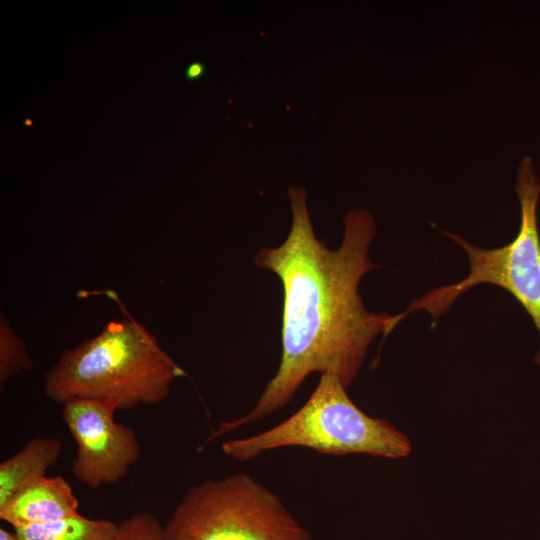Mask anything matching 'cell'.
<instances>
[{
    "mask_svg": "<svg viewBox=\"0 0 540 540\" xmlns=\"http://www.w3.org/2000/svg\"><path fill=\"white\" fill-rule=\"evenodd\" d=\"M187 376L156 338L128 315L66 350L46 373L43 391L62 405L96 400L125 410L163 402L172 382Z\"/></svg>",
    "mask_w": 540,
    "mask_h": 540,
    "instance_id": "7a4b0ae2",
    "label": "cell"
},
{
    "mask_svg": "<svg viewBox=\"0 0 540 540\" xmlns=\"http://www.w3.org/2000/svg\"><path fill=\"white\" fill-rule=\"evenodd\" d=\"M516 193L521 206V224L514 240L502 247L483 249L459 235L443 231L466 251L470 264L468 275L455 284L434 288L414 300L402 313L391 317V331L406 315L418 310L429 313L435 324L459 296L477 285L493 284L515 297L540 334V235L537 224L540 181L528 156L518 167ZM535 362L540 366V350Z\"/></svg>",
    "mask_w": 540,
    "mask_h": 540,
    "instance_id": "5b68a950",
    "label": "cell"
},
{
    "mask_svg": "<svg viewBox=\"0 0 540 540\" xmlns=\"http://www.w3.org/2000/svg\"><path fill=\"white\" fill-rule=\"evenodd\" d=\"M283 447H304L335 456L357 453L392 459L406 457L412 449L406 435L395 426L356 406L340 379L330 373L320 375L308 400L286 420L259 434L224 441L221 450L245 462Z\"/></svg>",
    "mask_w": 540,
    "mask_h": 540,
    "instance_id": "3957f363",
    "label": "cell"
},
{
    "mask_svg": "<svg viewBox=\"0 0 540 540\" xmlns=\"http://www.w3.org/2000/svg\"><path fill=\"white\" fill-rule=\"evenodd\" d=\"M24 124H25L26 126H32L33 122L31 121V119L26 118L25 121H24Z\"/></svg>",
    "mask_w": 540,
    "mask_h": 540,
    "instance_id": "5bb4252c",
    "label": "cell"
},
{
    "mask_svg": "<svg viewBox=\"0 0 540 540\" xmlns=\"http://www.w3.org/2000/svg\"><path fill=\"white\" fill-rule=\"evenodd\" d=\"M288 196L292 224L287 238L278 247H261L253 258L282 283L280 364L256 405L221 422L208 442L280 410L312 373L333 374L347 388L372 341L389 335L391 315L369 311L359 293L363 276L377 267L369 257L376 234L373 217L363 209L349 211L341 245L331 250L314 233L306 189L290 187Z\"/></svg>",
    "mask_w": 540,
    "mask_h": 540,
    "instance_id": "6da1fadb",
    "label": "cell"
},
{
    "mask_svg": "<svg viewBox=\"0 0 540 540\" xmlns=\"http://www.w3.org/2000/svg\"><path fill=\"white\" fill-rule=\"evenodd\" d=\"M64 423L75 444L74 477L89 488L120 482L141 457L132 428L115 421L108 402L74 400L62 405Z\"/></svg>",
    "mask_w": 540,
    "mask_h": 540,
    "instance_id": "8992f818",
    "label": "cell"
},
{
    "mask_svg": "<svg viewBox=\"0 0 540 540\" xmlns=\"http://www.w3.org/2000/svg\"><path fill=\"white\" fill-rule=\"evenodd\" d=\"M162 540H311L280 497L238 472L187 489Z\"/></svg>",
    "mask_w": 540,
    "mask_h": 540,
    "instance_id": "277c9868",
    "label": "cell"
},
{
    "mask_svg": "<svg viewBox=\"0 0 540 540\" xmlns=\"http://www.w3.org/2000/svg\"><path fill=\"white\" fill-rule=\"evenodd\" d=\"M79 500L62 476L43 477L0 506V519L13 528L49 524L78 512Z\"/></svg>",
    "mask_w": 540,
    "mask_h": 540,
    "instance_id": "52a82bcc",
    "label": "cell"
},
{
    "mask_svg": "<svg viewBox=\"0 0 540 540\" xmlns=\"http://www.w3.org/2000/svg\"><path fill=\"white\" fill-rule=\"evenodd\" d=\"M63 443L57 438L35 437L0 463V506L12 496L46 476L61 457Z\"/></svg>",
    "mask_w": 540,
    "mask_h": 540,
    "instance_id": "ba28073f",
    "label": "cell"
},
{
    "mask_svg": "<svg viewBox=\"0 0 540 540\" xmlns=\"http://www.w3.org/2000/svg\"><path fill=\"white\" fill-rule=\"evenodd\" d=\"M205 73V66L200 61L189 64L185 70V77L190 81L198 80Z\"/></svg>",
    "mask_w": 540,
    "mask_h": 540,
    "instance_id": "7c38bea8",
    "label": "cell"
},
{
    "mask_svg": "<svg viewBox=\"0 0 540 540\" xmlns=\"http://www.w3.org/2000/svg\"><path fill=\"white\" fill-rule=\"evenodd\" d=\"M33 366L23 341L17 336L9 321L1 313L0 318V383L30 370Z\"/></svg>",
    "mask_w": 540,
    "mask_h": 540,
    "instance_id": "30bf717a",
    "label": "cell"
},
{
    "mask_svg": "<svg viewBox=\"0 0 540 540\" xmlns=\"http://www.w3.org/2000/svg\"><path fill=\"white\" fill-rule=\"evenodd\" d=\"M163 525L148 511H139L118 524L117 540H162Z\"/></svg>",
    "mask_w": 540,
    "mask_h": 540,
    "instance_id": "8fae6325",
    "label": "cell"
},
{
    "mask_svg": "<svg viewBox=\"0 0 540 540\" xmlns=\"http://www.w3.org/2000/svg\"><path fill=\"white\" fill-rule=\"evenodd\" d=\"M0 540H22L18 534L14 532H10L4 528L0 529Z\"/></svg>",
    "mask_w": 540,
    "mask_h": 540,
    "instance_id": "4fadbf2b",
    "label": "cell"
},
{
    "mask_svg": "<svg viewBox=\"0 0 540 540\" xmlns=\"http://www.w3.org/2000/svg\"><path fill=\"white\" fill-rule=\"evenodd\" d=\"M22 540H117L118 524L79 513L49 524L14 528Z\"/></svg>",
    "mask_w": 540,
    "mask_h": 540,
    "instance_id": "9c48e42d",
    "label": "cell"
}]
</instances>
